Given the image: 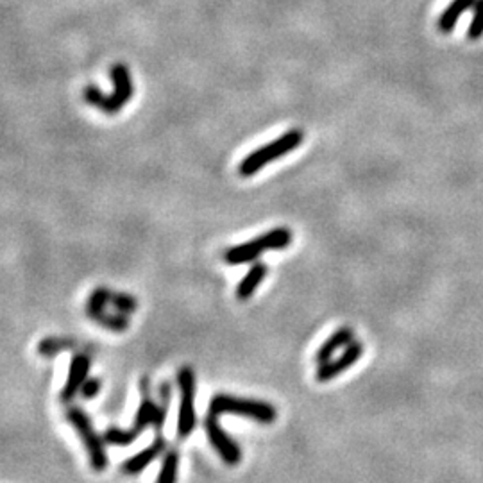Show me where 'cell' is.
Here are the masks:
<instances>
[{
    "label": "cell",
    "mask_w": 483,
    "mask_h": 483,
    "mask_svg": "<svg viewBox=\"0 0 483 483\" xmlns=\"http://www.w3.org/2000/svg\"><path fill=\"white\" fill-rule=\"evenodd\" d=\"M109 74H112L113 81L112 93H104L97 88V86L89 85L82 89V97H85V101L97 106L101 112L108 113V115H116V113L124 108V104L133 99L134 85L129 68L124 63L113 65Z\"/></svg>",
    "instance_id": "cell-1"
},
{
    "label": "cell",
    "mask_w": 483,
    "mask_h": 483,
    "mask_svg": "<svg viewBox=\"0 0 483 483\" xmlns=\"http://www.w3.org/2000/svg\"><path fill=\"white\" fill-rule=\"evenodd\" d=\"M292 244V231L288 227H274L260 237L253 238L249 242L238 244V246L229 247L224 253V261L229 265H244L256 261L267 251L285 249Z\"/></svg>",
    "instance_id": "cell-2"
},
{
    "label": "cell",
    "mask_w": 483,
    "mask_h": 483,
    "mask_svg": "<svg viewBox=\"0 0 483 483\" xmlns=\"http://www.w3.org/2000/svg\"><path fill=\"white\" fill-rule=\"evenodd\" d=\"M303 140H305V133L301 129L286 131L281 136L276 138L274 141L253 151L249 156L244 158L240 161V165H238V174L244 175V178H251V175L260 172L271 161L279 160V158L286 156V154H290L294 149H298L299 145L303 143Z\"/></svg>",
    "instance_id": "cell-3"
},
{
    "label": "cell",
    "mask_w": 483,
    "mask_h": 483,
    "mask_svg": "<svg viewBox=\"0 0 483 483\" xmlns=\"http://www.w3.org/2000/svg\"><path fill=\"white\" fill-rule=\"evenodd\" d=\"M210 416L220 417L222 413H231V416L249 417V419L258 420L261 424H272L278 417V412L268 403L260 401V399H247V398H234L229 394H217L210 401L208 406Z\"/></svg>",
    "instance_id": "cell-4"
},
{
    "label": "cell",
    "mask_w": 483,
    "mask_h": 483,
    "mask_svg": "<svg viewBox=\"0 0 483 483\" xmlns=\"http://www.w3.org/2000/svg\"><path fill=\"white\" fill-rule=\"evenodd\" d=\"M140 391H141V399L140 406H138V412L134 416V423L129 430H120V428H109L104 433V440L113 446H129L134 440L143 433L151 424H154L156 419L158 405L151 398V389H149V379L141 378L140 381Z\"/></svg>",
    "instance_id": "cell-5"
},
{
    "label": "cell",
    "mask_w": 483,
    "mask_h": 483,
    "mask_svg": "<svg viewBox=\"0 0 483 483\" xmlns=\"http://www.w3.org/2000/svg\"><path fill=\"white\" fill-rule=\"evenodd\" d=\"M67 419L68 423L75 428L79 437H81L82 444H85L86 451H88V458L93 471L97 472L106 471V467H108V455H106L104 443H102L101 437L97 435V431L93 430V424L92 420H89V417L86 416L79 406H68Z\"/></svg>",
    "instance_id": "cell-6"
},
{
    "label": "cell",
    "mask_w": 483,
    "mask_h": 483,
    "mask_svg": "<svg viewBox=\"0 0 483 483\" xmlns=\"http://www.w3.org/2000/svg\"><path fill=\"white\" fill-rule=\"evenodd\" d=\"M179 392H181V403H179V417H178V437L179 439H188L192 435L193 428L197 424L195 408H193V399H195V372L192 367H183L178 376Z\"/></svg>",
    "instance_id": "cell-7"
},
{
    "label": "cell",
    "mask_w": 483,
    "mask_h": 483,
    "mask_svg": "<svg viewBox=\"0 0 483 483\" xmlns=\"http://www.w3.org/2000/svg\"><path fill=\"white\" fill-rule=\"evenodd\" d=\"M205 430H206V435H208L210 444L215 447L219 457L222 458L227 465H237L238 462L242 460L240 446H238L233 439H229V435H227L226 431L220 428L219 417L206 413Z\"/></svg>",
    "instance_id": "cell-8"
},
{
    "label": "cell",
    "mask_w": 483,
    "mask_h": 483,
    "mask_svg": "<svg viewBox=\"0 0 483 483\" xmlns=\"http://www.w3.org/2000/svg\"><path fill=\"white\" fill-rule=\"evenodd\" d=\"M362 353H364V346H362L360 342H351L349 346L344 349V353L340 354V357L335 358V360L331 358V360L324 362V364H320L319 367H317L315 372L317 381L327 383L333 378H337L338 374L346 372L347 369H351L358 360H360Z\"/></svg>",
    "instance_id": "cell-9"
},
{
    "label": "cell",
    "mask_w": 483,
    "mask_h": 483,
    "mask_svg": "<svg viewBox=\"0 0 483 483\" xmlns=\"http://www.w3.org/2000/svg\"><path fill=\"white\" fill-rule=\"evenodd\" d=\"M88 372H89V358L82 353L74 354L70 362V369H68L67 383H65L63 391H61V394H60L61 403H70L72 399H74L75 396L81 392L82 383L88 379Z\"/></svg>",
    "instance_id": "cell-10"
},
{
    "label": "cell",
    "mask_w": 483,
    "mask_h": 483,
    "mask_svg": "<svg viewBox=\"0 0 483 483\" xmlns=\"http://www.w3.org/2000/svg\"><path fill=\"white\" fill-rule=\"evenodd\" d=\"M167 450V440H165L163 435H156L154 437V443L151 444L149 447H145L143 451H140V453H136L134 457L127 458V460L122 462V472L124 474H140L143 469L149 467L151 464H153L154 460H156L158 457H160L163 451Z\"/></svg>",
    "instance_id": "cell-11"
},
{
    "label": "cell",
    "mask_w": 483,
    "mask_h": 483,
    "mask_svg": "<svg viewBox=\"0 0 483 483\" xmlns=\"http://www.w3.org/2000/svg\"><path fill=\"white\" fill-rule=\"evenodd\" d=\"M267 265L261 264V261H254L251 265V268L247 271V274L240 279L237 286V299L238 301H249L254 295L258 286L264 283L265 276H267Z\"/></svg>",
    "instance_id": "cell-12"
},
{
    "label": "cell",
    "mask_w": 483,
    "mask_h": 483,
    "mask_svg": "<svg viewBox=\"0 0 483 483\" xmlns=\"http://www.w3.org/2000/svg\"><path fill=\"white\" fill-rule=\"evenodd\" d=\"M353 330L351 327H340V330L335 331L331 337L326 338V342L322 344V346L319 347V351H317L315 354V362L317 365L324 364V362L331 360L333 358V354L337 353L340 347H347L351 342H353Z\"/></svg>",
    "instance_id": "cell-13"
},
{
    "label": "cell",
    "mask_w": 483,
    "mask_h": 483,
    "mask_svg": "<svg viewBox=\"0 0 483 483\" xmlns=\"http://www.w3.org/2000/svg\"><path fill=\"white\" fill-rule=\"evenodd\" d=\"M474 4H476V0H453L450 8H447L446 11L443 13V16H440L439 29L443 31V33H450V31H453V27L457 26L458 18H460V16L464 15L469 8H472Z\"/></svg>",
    "instance_id": "cell-14"
},
{
    "label": "cell",
    "mask_w": 483,
    "mask_h": 483,
    "mask_svg": "<svg viewBox=\"0 0 483 483\" xmlns=\"http://www.w3.org/2000/svg\"><path fill=\"white\" fill-rule=\"evenodd\" d=\"M88 317L92 320H95L97 324H101L102 327H106V330L119 331V333L120 331H126L127 327H129V320H127V317L119 312L108 313L106 310H101V312H95Z\"/></svg>",
    "instance_id": "cell-15"
},
{
    "label": "cell",
    "mask_w": 483,
    "mask_h": 483,
    "mask_svg": "<svg viewBox=\"0 0 483 483\" xmlns=\"http://www.w3.org/2000/svg\"><path fill=\"white\" fill-rule=\"evenodd\" d=\"M72 347H75V342L74 340H70V338L50 337V338H45V340H41V342L38 344V354L45 358H50V357H56L58 353H63V351L72 349Z\"/></svg>",
    "instance_id": "cell-16"
},
{
    "label": "cell",
    "mask_w": 483,
    "mask_h": 483,
    "mask_svg": "<svg viewBox=\"0 0 483 483\" xmlns=\"http://www.w3.org/2000/svg\"><path fill=\"white\" fill-rule=\"evenodd\" d=\"M178 469H179V455L175 450H168L163 458V465L158 474L156 483H175L178 482Z\"/></svg>",
    "instance_id": "cell-17"
},
{
    "label": "cell",
    "mask_w": 483,
    "mask_h": 483,
    "mask_svg": "<svg viewBox=\"0 0 483 483\" xmlns=\"http://www.w3.org/2000/svg\"><path fill=\"white\" fill-rule=\"evenodd\" d=\"M113 292L108 288H97L93 290V294L89 295L88 305H86V315H92L95 312H101V310H106V305L112 303Z\"/></svg>",
    "instance_id": "cell-18"
},
{
    "label": "cell",
    "mask_w": 483,
    "mask_h": 483,
    "mask_svg": "<svg viewBox=\"0 0 483 483\" xmlns=\"http://www.w3.org/2000/svg\"><path fill=\"white\" fill-rule=\"evenodd\" d=\"M112 305L115 306L116 312L124 313V315H127V313H134L138 308V301L129 294H113Z\"/></svg>",
    "instance_id": "cell-19"
},
{
    "label": "cell",
    "mask_w": 483,
    "mask_h": 483,
    "mask_svg": "<svg viewBox=\"0 0 483 483\" xmlns=\"http://www.w3.org/2000/svg\"><path fill=\"white\" fill-rule=\"evenodd\" d=\"M469 40H478L483 34V0H476L474 4V18L469 27Z\"/></svg>",
    "instance_id": "cell-20"
},
{
    "label": "cell",
    "mask_w": 483,
    "mask_h": 483,
    "mask_svg": "<svg viewBox=\"0 0 483 483\" xmlns=\"http://www.w3.org/2000/svg\"><path fill=\"white\" fill-rule=\"evenodd\" d=\"M101 386H102L101 379H99V378H88L85 383H82L81 392H79V396H81L82 399H86V401H88V399L97 398V394L101 392Z\"/></svg>",
    "instance_id": "cell-21"
}]
</instances>
